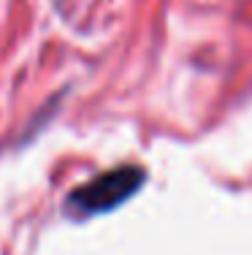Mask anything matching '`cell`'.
<instances>
[{
    "label": "cell",
    "mask_w": 252,
    "mask_h": 255,
    "mask_svg": "<svg viewBox=\"0 0 252 255\" xmlns=\"http://www.w3.org/2000/svg\"><path fill=\"white\" fill-rule=\"evenodd\" d=\"M147 182V174L139 166H117L111 171L98 174L95 179L84 182L71 196L65 198V215L84 220V217H95L122 206L128 198H133Z\"/></svg>",
    "instance_id": "6da1fadb"
}]
</instances>
